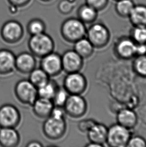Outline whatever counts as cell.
Here are the masks:
<instances>
[{
	"mask_svg": "<svg viewBox=\"0 0 146 147\" xmlns=\"http://www.w3.org/2000/svg\"><path fill=\"white\" fill-rule=\"evenodd\" d=\"M87 28L86 24L78 18L71 17L64 20L60 28L62 38L66 42L74 43L86 36Z\"/></svg>",
	"mask_w": 146,
	"mask_h": 147,
	"instance_id": "cell-1",
	"label": "cell"
},
{
	"mask_svg": "<svg viewBox=\"0 0 146 147\" xmlns=\"http://www.w3.org/2000/svg\"><path fill=\"white\" fill-rule=\"evenodd\" d=\"M28 45L30 52L40 58L53 52L55 49L53 39L45 32L31 36Z\"/></svg>",
	"mask_w": 146,
	"mask_h": 147,
	"instance_id": "cell-2",
	"label": "cell"
},
{
	"mask_svg": "<svg viewBox=\"0 0 146 147\" xmlns=\"http://www.w3.org/2000/svg\"><path fill=\"white\" fill-rule=\"evenodd\" d=\"M86 37L94 48L101 49L109 44L111 35L109 28L104 23L96 21L87 28Z\"/></svg>",
	"mask_w": 146,
	"mask_h": 147,
	"instance_id": "cell-3",
	"label": "cell"
},
{
	"mask_svg": "<svg viewBox=\"0 0 146 147\" xmlns=\"http://www.w3.org/2000/svg\"><path fill=\"white\" fill-rule=\"evenodd\" d=\"M14 93L18 101L24 105L31 106L38 97L37 88L29 80L26 79L17 82Z\"/></svg>",
	"mask_w": 146,
	"mask_h": 147,
	"instance_id": "cell-4",
	"label": "cell"
},
{
	"mask_svg": "<svg viewBox=\"0 0 146 147\" xmlns=\"http://www.w3.org/2000/svg\"><path fill=\"white\" fill-rule=\"evenodd\" d=\"M46 137L51 140L61 139L67 131L65 119H59L50 116L46 119L42 127Z\"/></svg>",
	"mask_w": 146,
	"mask_h": 147,
	"instance_id": "cell-5",
	"label": "cell"
},
{
	"mask_svg": "<svg viewBox=\"0 0 146 147\" xmlns=\"http://www.w3.org/2000/svg\"><path fill=\"white\" fill-rule=\"evenodd\" d=\"M0 34L4 42L8 44H16L24 37V28L18 21L9 20L2 25Z\"/></svg>",
	"mask_w": 146,
	"mask_h": 147,
	"instance_id": "cell-6",
	"label": "cell"
},
{
	"mask_svg": "<svg viewBox=\"0 0 146 147\" xmlns=\"http://www.w3.org/2000/svg\"><path fill=\"white\" fill-rule=\"evenodd\" d=\"M131 137L130 129L115 123L108 127L106 144L110 147H127Z\"/></svg>",
	"mask_w": 146,
	"mask_h": 147,
	"instance_id": "cell-7",
	"label": "cell"
},
{
	"mask_svg": "<svg viewBox=\"0 0 146 147\" xmlns=\"http://www.w3.org/2000/svg\"><path fill=\"white\" fill-rule=\"evenodd\" d=\"M87 79L79 72L67 74L63 82V88L69 94L82 95L87 90Z\"/></svg>",
	"mask_w": 146,
	"mask_h": 147,
	"instance_id": "cell-8",
	"label": "cell"
},
{
	"mask_svg": "<svg viewBox=\"0 0 146 147\" xmlns=\"http://www.w3.org/2000/svg\"><path fill=\"white\" fill-rule=\"evenodd\" d=\"M63 107L67 115L72 118L79 119L86 113L88 105L82 95L70 94Z\"/></svg>",
	"mask_w": 146,
	"mask_h": 147,
	"instance_id": "cell-9",
	"label": "cell"
},
{
	"mask_svg": "<svg viewBox=\"0 0 146 147\" xmlns=\"http://www.w3.org/2000/svg\"><path fill=\"white\" fill-rule=\"evenodd\" d=\"M21 121V113L16 106L6 103L0 107V127L16 128Z\"/></svg>",
	"mask_w": 146,
	"mask_h": 147,
	"instance_id": "cell-10",
	"label": "cell"
},
{
	"mask_svg": "<svg viewBox=\"0 0 146 147\" xmlns=\"http://www.w3.org/2000/svg\"><path fill=\"white\" fill-rule=\"evenodd\" d=\"M40 67L50 77H54L63 71L61 55L57 52H52L41 58Z\"/></svg>",
	"mask_w": 146,
	"mask_h": 147,
	"instance_id": "cell-11",
	"label": "cell"
},
{
	"mask_svg": "<svg viewBox=\"0 0 146 147\" xmlns=\"http://www.w3.org/2000/svg\"><path fill=\"white\" fill-rule=\"evenodd\" d=\"M63 70L67 74L79 72L84 65V59L74 50H68L61 55Z\"/></svg>",
	"mask_w": 146,
	"mask_h": 147,
	"instance_id": "cell-12",
	"label": "cell"
},
{
	"mask_svg": "<svg viewBox=\"0 0 146 147\" xmlns=\"http://www.w3.org/2000/svg\"><path fill=\"white\" fill-rule=\"evenodd\" d=\"M137 44L129 37L119 39L115 46L117 56L122 59H130L136 56Z\"/></svg>",
	"mask_w": 146,
	"mask_h": 147,
	"instance_id": "cell-13",
	"label": "cell"
},
{
	"mask_svg": "<svg viewBox=\"0 0 146 147\" xmlns=\"http://www.w3.org/2000/svg\"><path fill=\"white\" fill-rule=\"evenodd\" d=\"M35 56L28 52H22L16 56L15 69L20 74H29L36 67Z\"/></svg>",
	"mask_w": 146,
	"mask_h": 147,
	"instance_id": "cell-14",
	"label": "cell"
},
{
	"mask_svg": "<svg viewBox=\"0 0 146 147\" xmlns=\"http://www.w3.org/2000/svg\"><path fill=\"white\" fill-rule=\"evenodd\" d=\"M31 106L33 112L37 117L46 119L51 115L54 105L51 99L38 96Z\"/></svg>",
	"mask_w": 146,
	"mask_h": 147,
	"instance_id": "cell-15",
	"label": "cell"
},
{
	"mask_svg": "<svg viewBox=\"0 0 146 147\" xmlns=\"http://www.w3.org/2000/svg\"><path fill=\"white\" fill-rule=\"evenodd\" d=\"M19 132L14 127H0V146L3 147H16L20 143Z\"/></svg>",
	"mask_w": 146,
	"mask_h": 147,
	"instance_id": "cell-16",
	"label": "cell"
},
{
	"mask_svg": "<svg viewBox=\"0 0 146 147\" xmlns=\"http://www.w3.org/2000/svg\"><path fill=\"white\" fill-rule=\"evenodd\" d=\"M16 55L11 50L0 49V74L8 75L15 69Z\"/></svg>",
	"mask_w": 146,
	"mask_h": 147,
	"instance_id": "cell-17",
	"label": "cell"
},
{
	"mask_svg": "<svg viewBox=\"0 0 146 147\" xmlns=\"http://www.w3.org/2000/svg\"><path fill=\"white\" fill-rule=\"evenodd\" d=\"M108 127L104 124L96 122L87 133V137L91 143L104 146L106 144Z\"/></svg>",
	"mask_w": 146,
	"mask_h": 147,
	"instance_id": "cell-18",
	"label": "cell"
},
{
	"mask_svg": "<svg viewBox=\"0 0 146 147\" xmlns=\"http://www.w3.org/2000/svg\"><path fill=\"white\" fill-rule=\"evenodd\" d=\"M116 119L117 123L130 130L135 127L138 123L136 113L129 109H124L119 111Z\"/></svg>",
	"mask_w": 146,
	"mask_h": 147,
	"instance_id": "cell-19",
	"label": "cell"
},
{
	"mask_svg": "<svg viewBox=\"0 0 146 147\" xmlns=\"http://www.w3.org/2000/svg\"><path fill=\"white\" fill-rule=\"evenodd\" d=\"M99 13L94 8L85 3L78 8L77 18L86 25H90L97 21Z\"/></svg>",
	"mask_w": 146,
	"mask_h": 147,
	"instance_id": "cell-20",
	"label": "cell"
},
{
	"mask_svg": "<svg viewBox=\"0 0 146 147\" xmlns=\"http://www.w3.org/2000/svg\"><path fill=\"white\" fill-rule=\"evenodd\" d=\"M128 19L132 26H146V5L135 4Z\"/></svg>",
	"mask_w": 146,
	"mask_h": 147,
	"instance_id": "cell-21",
	"label": "cell"
},
{
	"mask_svg": "<svg viewBox=\"0 0 146 147\" xmlns=\"http://www.w3.org/2000/svg\"><path fill=\"white\" fill-rule=\"evenodd\" d=\"M74 44V50L84 59L93 55L95 48L86 37L81 38Z\"/></svg>",
	"mask_w": 146,
	"mask_h": 147,
	"instance_id": "cell-22",
	"label": "cell"
},
{
	"mask_svg": "<svg viewBox=\"0 0 146 147\" xmlns=\"http://www.w3.org/2000/svg\"><path fill=\"white\" fill-rule=\"evenodd\" d=\"M135 4L133 0H118L115 5V11L121 18H128Z\"/></svg>",
	"mask_w": 146,
	"mask_h": 147,
	"instance_id": "cell-23",
	"label": "cell"
},
{
	"mask_svg": "<svg viewBox=\"0 0 146 147\" xmlns=\"http://www.w3.org/2000/svg\"><path fill=\"white\" fill-rule=\"evenodd\" d=\"M59 86L54 80L50 79L46 83L37 88L38 95L39 97L47 99H53Z\"/></svg>",
	"mask_w": 146,
	"mask_h": 147,
	"instance_id": "cell-24",
	"label": "cell"
},
{
	"mask_svg": "<svg viewBox=\"0 0 146 147\" xmlns=\"http://www.w3.org/2000/svg\"><path fill=\"white\" fill-rule=\"evenodd\" d=\"M29 74L28 80L37 88L46 83L50 78L41 67L35 68Z\"/></svg>",
	"mask_w": 146,
	"mask_h": 147,
	"instance_id": "cell-25",
	"label": "cell"
},
{
	"mask_svg": "<svg viewBox=\"0 0 146 147\" xmlns=\"http://www.w3.org/2000/svg\"><path fill=\"white\" fill-rule=\"evenodd\" d=\"M46 25L43 20L40 18L32 19L28 22L27 30L30 36L41 34L45 32Z\"/></svg>",
	"mask_w": 146,
	"mask_h": 147,
	"instance_id": "cell-26",
	"label": "cell"
},
{
	"mask_svg": "<svg viewBox=\"0 0 146 147\" xmlns=\"http://www.w3.org/2000/svg\"><path fill=\"white\" fill-rule=\"evenodd\" d=\"M130 37L136 44H146V26H132Z\"/></svg>",
	"mask_w": 146,
	"mask_h": 147,
	"instance_id": "cell-27",
	"label": "cell"
},
{
	"mask_svg": "<svg viewBox=\"0 0 146 147\" xmlns=\"http://www.w3.org/2000/svg\"><path fill=\"white\" fill-rule=\"evenodd\" d=\"M133 69L137 74L143 78H146V54L137 56L133 64Z\"/></svg>",
	"mask_w": 146,
	"mask_h": 147,
	"instance_id": "cell-28",
	"label": "cell"
},
{
	"mask_svg": "<svg viewBox=\"0 0 146 147\" xmlns=\"http://www.w3.org/2000/svg\"><path fill=\"white\" fill-rule=\"evenodd\" d=\"M69 95L63 86H59L52 100L54 105L63 107Z\"/></svg>",
	"mask_w": 146,
	"mask_h": 147,
	"instance_id": "cell-29",
	"label": "cell"
},
{
	"mask_svg": "<svg viewBox=\"0 0 146 147\" xmlns=\"http://www.w3.org/2000/svg\"><path fill=\"white\" fill-rule=\"evenodd\" d=\"M76 4L67 0H61L58 5V9L61 14L65 15H68L74 9Z\"/></svg>",
	"mask_w": 146,
	"mask_h": 147,
	"instance_id": "cell-30",
	"label": "cell"
},
{
	"mask_svg": "<svg viewBox=\"0 0 146 147\" xmlns=\"http://www.w3.org/2000/svg\"><path fill=\"white\" fill-rule=\"evenodd\" d=\"M110 0H85V3L94 8L98 12L105 10L109 5Z\"/></svg>",
	"mask_w": 146,
	"mask_h": 147,
	"instance_id": "cell-31",
	"label": "cell"
},
{
	"mask_svg": "<svg viewBox=\"0 0 146 147\" xmlns=\"http://www.w3.org/2000/svg\"><path fill=\"white\" fill-rule=\"evenodd\" d=\"M96 122L94 119H83L79 121L78 124V128L82 133H87Z\"/></svg>",
	"mask_w": 146,
	"mask_h": 147,
	"instance_id": "cell-32",
	"label": "cell"
},
{
	"mask_svg": "<svg viewBox=\"0 0 146 147\" xmlns=\"http://www.w3.org/2000/svg\"><path fill=\"white\" fill-rule=\"evenodd\" d=\"M127 147H146V141L144 138L139 136H132L129 140Z\"/></svg>",
	"mask_w": 146,
	"mask_h": 147,
	"instance_id": "cell-33",
	"label": "cell"
},
{
	"mask_svg": "<svg viewBox=\"0 0 146 147\" xmlns=\"http://www.w3.org/2000/svg\"><path fill=\"white\" fill-rule=\"evenodd\" d=\"M66 115L63 107L54 105L50 116L59 119H65Z\"/></svg>",
	"mask_w": 146,
	"mask_h": 147,
	"instance_id": "cell-34",
	"label": "cell"
},
{
	"mask_svg": "<svg viewBox=\"0 0 146 147\" xmlns=\"http://www.w3.org/2000/svg\"><path fill=\"white\" fill-rule=\"evenodd\" d=\"M10 5L18 8H23L27 6L32 0H7Z\"/></svg>",
	"mask_w": 146,
	"mask_h": 147,
	"instance_id": "cell-35",
	"label": "cell"
},
{
	"mask_svg": "<svg viewBox=\"0 0 146 147\" xmlns=\"http://www.w3.org/2000/svg\"><path fill=\"white\" fill-rule=\"evenodd\" d=\"M145 54H146V44H137V56Z\"/></svg>",
	"mask_w": 146,
	"mask_h": 147,
	"instance_id": "cell-36",
	"label": "cell"
},
{
	"mask_svg": "<svg viewBox=\"0 0 146 147\" xmlns=\"http://www.w3.org/2000/svg\"><path fill=\"white\" fill-rule=\"evenodd\" d=\"M26 147H43V145L41 142L37 141H31L27 144Z\"/></svg>",
	"mask_w": 146,
	"mask_h": 147,
	"instance_id": "cell-37",
	"label": "cell"
},
{
	"mask_svg": "<svg viewBox=\"0 0 146 147\" xmlns=\"http://www.w3.org/2000/svg\"><path fill=\"white\" fill-rule=\"evenodd\" d=\"M10 8H9V10L10 12L12 14H15L17 13V12L18 11V9L19 8L16 7L15 6H12V5H10Z\"/></svg>",
	"mask_w": 146,
	"mask_h": 147,
	"instance_id": "cell-38",
	"label": "cell"
},
{
	"mask_svg": "<svg viewBox=\"0 0 146 147\" xmlns=\"http://www.w3.org/2000/svg\"><path fill=\"white\" fill-rule=\"evenodd\" d=\"M86 147H103L102 146L100 145L97 144L93 143H91L90 142V143L87 144L86 145Z\"/></svg>",
	"mask_w": 146,
	"mask_h": 147,
	"instance_id": "cell-39",
	"label": "cell"
},
{
	"mask_svg": "<svg viewBox=\"0 0 146 147\" xmlns=\"http://www.w3.org/2000/svg\"><path fill=\"white\" fill-rule=\"evenodd\" d=\"M67 1L74 4H76V2H77V0H67Z\"/></svg>",
	"mask_w": 146,
	"mask_h": 147,
	"instance_id": "cell-40",
	"label": "cell"
},
{
	"mask_svg": "<svg viewBox=\"0 0 146 147\" xmlns=\"http://www.w3.org/2000/svg\"><path fill=\"white\" fill-rule=\"evenodd\" d=\"M41 2H44V3H48V2H50L52 1L53 0H40Z\"/></svg>",
	"mask_w": 146,
	"mask_h": 147,
	"instance_id": "cell-41",
	"label": "cell"
},
{
	"mask_svg": "<svg viewBox=\"0 0 146 147\" xmlns=\"http://www.w3.org/2000/svg\"><path fill=\"white\" fill-rule=\"evenodd\" d=\"M115 1H118V0H114Z\"/></svg>",
	"mask_w": 146,
	"mask_h": 147,
	"instance_id": "cell-42",
	"label": "cell"
}]
</instances>
